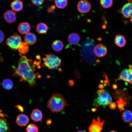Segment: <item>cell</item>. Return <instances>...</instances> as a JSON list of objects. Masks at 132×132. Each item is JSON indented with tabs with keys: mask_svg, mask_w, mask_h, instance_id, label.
<instances>
[{
	"mask_svg": "<svg viewBox=\"0 0 132 132\" xmlns=\"http://www.w3.org/2000/svg\"><path fill=\"white\" fill-rule=\"evenodd\" d=\"M17 67L14 69L13 75L20 78L21 81L24 80L28 82L30 86L36 84L37 75L34 73V68L31 59L25 55L20 54Z\"/></svg>",
	"mask_w": 132,
	"mask_h": 132,
	"instance_id": "cell-1",
	"label": "cell"
},
{
	"mask_svg": "<svg viewBox=\"0 0 132 132\" xmlns=\"http://www.w3.org/2000/svg\"><path fill=\"white\" fill-rule=\"evenodd\" d=\"M66 102L63 96L60 94H53L49 99L47 107L53 112H58L63 111L67 106Z\"/></svg>",
	"mask_w": 132,
	"mask_h": 132,
	"instance_id": "cell-2",
	"label": "cell"
},
{
	"mask_svg": "<svg viewBox=\"0 0 132 132\" xmlns=\"http://www.w3.org/2000/svg\"><path fill=\"white\" fill-rule=\"evenodd\" d=\"M43 59V65L50 69H57L61 65V59L58 56L51 54L46 55Z\"/></svg>",
	"mask_w": 132,
	"mask_h": 132,
	"instance_id": "cell-3",
	"label": "cell"
},
{
	"mask_svg": "<svg viewBox=\"0 0 132 132\" xmlns=\"http://www.w3.org/2000/svg\"><path fill=\"white\" fill-rule=\"evenodd\" d=\"M22 41L21 37L16 33H14L13 35L10 36L6 41V43L11 49L13 50L17 49Z\"/></svg>",
	"mask_w": 132,
	"mask_h": 132,
	"instance_id": "cell-4",
	"label": "cell"
},
{
	"mask_svg": "<svg viewBox=\"0 0 132 132\" xmlns=\"http://www.w3.org/2000/svg\"><path fill=\"white\" fill-rule=\"evenodd\" d=\"M105 121L101 122L99 116L97 117V120L93 119L89 126L88 130L89 132H101L103 129V126Z\"/></svg>",
	"mask_w": 132,
	"mask_h": 132,
	"instance_id": "cell-5",
	"label": "cell"
},
{
	"mask_svg": "<svg viewBox=\"0 0 132 132\" xmlns=\"http://www.w3.org/2000/svg\"><path fill=\"white\" fill-rule=\"evenodd\" d=\"M119 10L124 18L126 19L132 18V0H129Z\"/></svg>",
	"mask_w": 132,
	"mask_h": 132,
	"instance_id": "cell-6",
	"label": "cell"
},
{
	"mask_svg": "<svg viewBox=\"0 0 132 132\" xmlns=\"http://www.w3.org/2000/svg\"><path fill=\"white\" fill-rule=\"evenodd\" d=\"M91 8L90 3L88 0H81L78 3L77 8L80 13H86L89 12Z\"/></svg>",
	"mask_w": 132,
	"mask_h": 132,
	"instance_id": "cell-7",
	"label": "cell"
},
{
	"mask_svg": "<svg viewBox=\"0 0 132 132\" xmlns=\"http://www.w3.org/2000/svg\"><path fill=\"white\" fill-rule=\"evenodd\" d=\"M119 79L132 84V69L123 70L119 75Z\"/></svg>",
	"mask_w": 132,
	"mask_h": 132,
	"instance_id": "cell-8",
	"label": "cell"
},
{
	"mask_svg": "<svg viewBox=\"0 0 132 132\" xmlns=\"http://www.w3.org/2000/svg\"><path fill=\"white\" fill-rule=\"evenodd\" d=\"M94 52L97 57H101L106 55L107 49L106 47L103 44H99L96 45L94 47Z\"/></svg>",
	"mask_w": 132,
	"mask_h": 132,
	"instance_id": "cell-9",
	"label": "cell"
},
{
	"mask_svg": "<svg viewBox=\"0 0 132 132\" xmlns=\"http://www.w3.org/2000/svg\"><path fill=\"white\" fill-rule=\"evenodd\" d=\"M29 119L28 116L26 115L21 114L17 117L16 122L19 126L22 127L26 126L28 123Z\"/></svg>",
	"mask_w": 132,
	"mask_h": 132,
	"instance_id": "cell-10",
	"label": "cell"
},
{
	"mask_svg": "<svg viewBox=\"0 0 132 132\" xmlns=\"http://www.w3.org/2000/svg\"><path fill=\"white\" fill-rule=\"evenodd\" d=\"M43 117L42 111L39 109H35L33 110L30 114L31 120L35 122L41 121Z\"/></svg>",
	"mask_w": 132,
	"mask_h": 132,
	"instance_id": "cell-11",
	"label": "cell"
},
{
	"mask_svg": "<svg viewBox=\"0 0 132 132\" xmlns=\"http://www.w3.org/2000/svg\"><path fill=\"white\" fill-rule=\"evenodd\" d=\"M3 17L6 22L9 23L14 22L16 20V13L12 10H8L4 13Z\"/></svg>",
	"mask_w": 132,
	"mask_h": 132,
	"instance_id": "cell-12",
	"label": "cell"
},
{
	"mask_svg": "<svg viewBox=\"0 0 132 132\" xmlns=\"http://www.w3.org/2000/svg\"><path fill=\"white\" fill-rule=\"evenodd\" d=\"M31 27L29 24L26 22L20 23L18 27V32L22 34H26L29 33Z\"/></svg>",
	"mask_w": 132,
	"mask_h": 132,
	"instance_id": "cell-13",
	"label": "cell"
},
{
	"mask_svg": "<svg viewBox=\"0 0 132 132\" xmlns=\"http://www.w3.org/2000/svg\"><path fill=\"white\" fill-rule=\"evenodd\" d=\"M24 42L28 45H33L37 40L35 35L33 33L29 32L25 34L24 38Z\"/></svg>",
	"mask_w": 132,
	"mask_h": 132,
	"instance_id": "cell-14",
	"label": "cell"
},
{
	"mask_svg": "<svg viewBox=\"0 0 132 132\" xmlns=\"http://www.w3.org/2000/svg\"><path fill=\"white\" fill-rule=\"evenodd\" d=\"M80 37L79 35L75 33H70L68 36V41L71 44L75 45L79 42Z\"/></svg>",
	"mask_w": 132,
	"mask_h": 132,
	"instance_id": "cell-15",
	"label": "cell"
},
{
	"mask_svg": "<svg viewBox=\"0 0 132 132\" xmlns=\"http://www.w3.org/2000/svg\"><path fill=\"white\" fill-rule=\"evenodd\" d=\"M109 105L107 98H102L98 96L93 101V106L99 105L103 107L104 108Z\"/></svg>",
	"mask_w": 132,
	"mask_h": 132,
	"instance_id": "cell-16",
	"label": "cell"
},
{
	"mask_svg": "<svg viewBox=\"0 0 132 132\" xmlns=\"http://www.w3.org/2000/svg\"><path fill=\"white\" fill-rule=\"evenodd\" d=\"M115 44L120 47H124L126 44V40L125 37L122 35L118 34L116 35L114 38Z\"/></svg>",
	"mask_w": 132,
	"mask_h": 132,
	"instance_id": "cell-17",
	"label": "cell"
},
{
	"mask_svg": "<svg viewBox=\"0 0 132 132\" xmlns=\"http://www.w3.org/2000/svg\"><path fill=\"white\" fill-rule=\"evenodd\" d=\"M11 6L14 11H19L21 10L23 8L22 2L19 0H15L12 1L11 4Z\"/></svg>",
	"mask_w": 132,
	"mask_h": 132,
	"instance_id": "cell-18",
	"label": "cell"
},
{
	"mask_svg": "<svg viewBox=\"0 0 132 132\" xmlns=\"http://www.w3.org/2000/svg\"><path fill=\"white\" fill-rule=\"evenodd\" d=\"M121 117L124 122H130L132 121V112L129 110H125L122 113Z\"/></svg>",
	"mask_w": 132,
	"mask_h": 132,
	"instance_id": "cell-19",
	"label": "cell"
},
{
	"mask_svg": "<svg viewBox=\"0 0 132 132\" xmlns=\"http://www.w3.org/2000/svg\"><path fill=\"white\" fill-rule=\"evenodd\" d=\"M37 32L39 34L46 33L48 30L47 25L45 23L41 22L37 25L36 28Z\"/></svg>",
	"mask_w": 132,
	"mask_h": 132,
	"instance_id": "cell-20",
	"label": "cell"
},
{
	"mask_svg": "<svg viewBox=\"0 0 132 132\" xmlns=\"http://www.w3.org/2000/svg\"><path fill=\"white\" fill-rule=\"evenodd\" d=\"M9 125L5 119L0 118V132H8Z\"/></svg>",
	"mask_w": 132,
	"mask_h": 132,
	"instance_id": "cell-21",
	"label": "cell"
},
{
	"mask_svg": "<svg viewBox=\"0 0 132 132\" xmlns=\"http://www.w3.org/2000/svg\"><path fill=\"white\" fill-rule=\"evenodd\" d=\"M52 46L53 49L56 52L61 50L64 47V44L60 40H57L54 41L52 44Z\"/></svg>",
	"mask_w": 132,
	"mask_h": 132,
	"instance_id": "cell-22",
	"label": "cell"
},
{
	"mask_svg": "<svg viewBox=\"0 0 132 132\" xmlns=\"http://www.w3.org/2000/svg\"><path fill=\"white\" fill-rule=\"evenodd\" d=\"M17 50L21 54H24L27 53L29 50V47L27 44L21 41L18 47Z\"/></svg>",
	"mask_w": 132,
	"mask_h": 132,
	"instance_id": "cell-23",
	"label": "cell"
},
{
	"mask_svg": "<svg viewBox=\"0 0 132 132\" xmlns=\"http://www.w3.org/2000/svg\"><path fill=\"white\" fill-rule=\"evenodd\" d=\"M2 84L3 88L7 90L11 89L13 86L12 82L9 79L4 80L2 82Z\"/></svg>",
	"mask_w": 132,
	"mask_h": 132,
	"instance_id": "cell-24",
	"label": "cell"
},
{
	"mask_svg": "<svg viewBox=\"0 0 132 132\" xmlns=\"http://www.w3.org/2000/svg\"><path fill=\"white\" fill-rule=\"evenodd\" d=\"M55 3L57 8L63 9L66 7L68 1L66 0H56L55 1Z\"/></svg>",
	"mask_w": 132,
	"mask_h": 132,
	"instance_id": "cell-25",
	"label": "cell"
},
{
	"mask_svg": "<svg viewBox=\"0 0 132 132\" xmlns=\"http://www.w3.org/2000/svg\"><path fill=\"white\" fill-rule=\"evenodd\" d=\"M26 132H38V127L34 124L31 123L29 124L26 129Z\"/></svg>",
	"mask_w": 132,
	"mask_h": 132,
	"instance_id": "cell-26",
	"label": "cell"
},
{
	"mask_svg": "<svg viewBox=\"0 0 132 132\" xmlns=\"http://www.w3.org/2000/svg\"><path fill=\"white\" fill-rule=\"evenodd\" d=\"M116 102L117 104L118 107L120 111L125 110L124 107L127 104L126 102L121 98H119Z\"/></svg>",
	"mask_w": 132,
	"mask_h": 132,
	"instance_id": "cell-27",
	"label": "cell"
},
{
	"mask_svg": "<svg viewBox=\"0 0 132 132\" xmlns=\"http://www.w3.org/2000/svg\"><path fill=\"white\" fill-rule=\"evenodd\" d=\"M112 0H101L100 3L101 6L104 8H108L110 7L113 4Z\"/></svg>",
	"mask_w": 132,
	"mask_h": 132,
	"instance_id": "cell-28",
	"label": "cell"
},
{
	"mask_svg": "<svg viewBox=\"0 0 132 132\" xmlns=\"http://www.w3.org/2000/svg\"><path fill=\"white\" fill-rule=\"evenodd\" d=\"M32 3L34 5L38 6L43 4L44 2L43 0H32L31 1Z\"/></svg>",
	"mask_w": 132,
	"mask_h": 132,
	"instance_id": "cell-29",
	"label": "cell"
},
{
	"mask_svg": "<svg viewBox=\"0 0 132 132\" xmlns=\"http://www.w3.org/2000/svg\"><path fill=\"white\" fill-rule=\"evenodd\" d=\"M117 104L114 102H112L110 104V108L111 110H115Z\"/></svg>",
	"mask_w": 132,
	"mask_h": 132,
	"instance_id": "cell-30",
	"label": "cell"
},
{
	"mask_svg": "<svg viewBox=\"0 0 132 132\" xmlns=\"http://www.w3.org/2000/svg\"><path fill=\"white\" fill-rule=\"evenodd\" d=\"M74 80V79H70L67 82L68 85L69 87H72L75 84Z\"/></svg>",
	"mask_w": 132,
	"mask_h": 132,
	"instance_id": "cell-31",
	"label": "cell"
},
{
	"mask_svg": "<svg viewBox=\"0 0 132 132\" xmlns=\"http://www.w3.org/2000/svg\"><path fill=\"white\" fill-rule=\"evenodd\" d=\"M4 37V35L3 33L0 30V43L3 41Z\"/></svg>",
	"mask_w": 132,
	"mask_h": 132,
	"instance_id": "cell-32",
	"label": "cell"
},
{
	"mask_svg": "<svg viewBox=\"0 0 132 132\" xmlns=\"http://www.w3.org/2000/svg\"><path fill=\"white\" fill-rule=\"evenodd\" d=\"M74 74L76 78L78 79L80 78V74L77 69H75L74 71Z\"/></svg>",
	"mask_w": 132,
	"mask_h": 132,
	"instance_id": "cell-33",
	"label": "cell"
},
{
	"mask_svg": "<svg viewBox=\"0 0 132 132\" xmlns=\"http://www.w3.org/2000/svg\"><path fill=\"white\" fill-rule=\"evenodd\" d=\"M15 107H16L19 110V111L22 112L24 111V109L23 107L19 105H17L15 106Z\"/></svg>",
	"mask_w": 132,
	"mask_h": 132,
	"instance_id": "cell-34",
	"label": "cell"
},
{
	"mask_svg": "<svg viewBox=\"0 0 132 132\" xmlns=\"http://www.w3.org/2000/svg\"><path fill=\"white\" fill-rule=\"evenodd\" d=\"M52 122V121L50 119L47 120L46 121V124L48 125H51Z\"/></svg>",
	"mask_w": 132,
	"mask_h": 132,
	"instance_id": "cell-35",
	"label": "cell"
},
{
	"mask_svg": "<svg viewBox=\"0 0 132 132\" xmlns=\"http://www.w3.org/2000/svg\"><path fill=\"white\" fill-rule=\"evenodd\" d=\"M105 91L104 89H100L98 90L97 91V93L101 94L104 92Z\"/></svg>",
	"mask_w": 132,
	"mask_h": 132,
	"instance_id": "cell-36",
	"label": "cell"
},
{
	"mask_svg": "<svg viewBox=\"0 0 132 132\" xmlns=\"http://www.w3.org/2000/svg\"><path fill=\"white\" fill-rule=\"evenodd\" d=\"M104 86L102 84H99V85L98 88L100 89H102L104 88Z\"/></svg>",
	"mask_w": 132,
	"mask_h": 132,
	"instance_id": "cell-37",
	"label": "cell"
},
{
	"mask_svg": "<svg viewBox=\"0 0 132 132\" xmlns=\"http://www.w3.org/2000/svg\"><path fill=\"white\" fill-rule=\"evenodd\" d=\"M117 86L116 84H114L113 86V88L114 89H116L117 88Z\"/></svg>",
	"mask_w": 132,
	"mask_h": 132,
	"instance_id": "cell-38",
	"label": "cell"
},
{
	"mask_svg": "<svg viewBox=\"0 0 132 132\" xmlns=\"http://www.w3.org/2000/svg\"><path fill=\"white\" fill-rule=\"evenodd\" d=\"M51 8L52 10H54L55 9V6L54 5H52L51 7Z\"/></svg>",
	"mask_w": 132,
	"mask_h": 132,
	"instance_id": "cell-39",
	"label": "cell"
},
{
	"mask_svg": "<svg viewBox=\"0 0 132 132\" xmlns=\"http://www.w3.org/2000/svg\"><path fill=\"white\" fill-rule=\"evenodd\" d=\"M52 10L51 8H49L47 10V11L49 12H51L52 11Z\"/></svg>",
	"mask_w": 132,
	"mask_h": 132,
	"instance_id": "cell-40",
	"label": "cell"
},
{
	"mask_svg": "<svg viewBox=\"0 0 132 132\" xmlns=\"http://www.w3.org/2000/svg\"><path fill=\"white\" fill-rule=\"evenodd\" d=\"M91 110L92 111L94 112L97 110V109L96 108H93L91 109Z\"/></svg>",
	"mask_w": 132,
	"mask_h": 132,
	"instance_id": "cell-41",
	"label": "cell"
},
{
	"mask_svg": "<svg viewBox=\"0 0 132 132\" xmlns=\"http://www.w3.org/2000/svg\"><path fill=\"white\" fill-rule=\"evenodd\" d=\"M129 67L130 68L132 69V65H130L129 66Z\"/></svg>",
	"mask_w": 132,
	"mask_h": 132,
	"instance_id": "cell-42",
	"label": "cell"
},
{
	"mask_svg": "<svg viewBox=\"0 0 132 132\" xmlns=\"http://www.w3.org/2000/svg\"><path fill=\"white\" fill-rule=\"evenodd\" d=\"M129 125L130 126L132 127V123H130Z\"/></svg>",
	"mask_w": 132,
	"mask_h": 132,
	"instance_id": "cell-43",
	"label": "cell"
},
{
	"mask_svg": "<svg viewBox=\"0 0 132 132\" xmlns=\"http://www.w3.org/2000/svg\"><path fill=\"white\" fill-rule=\"evenodd\" d=\"M77 132H85V131H78Z\"/></svg>",
	"mask_w": 132,
	"mask_h": 132,
	"instance_id": "cell-44",
	"label": "cell"
},
{
	"mask_svg": "<svg viewBox=\"0 0 132 132\" xmlns=\"http://www.w3.org/2000/svg\"><path fill=\"white\" fill-rule=\"evenodd\" d=\"M110 132H117V131H116L114 130H112L110 131Z\"/></svg>",
	"mask_w": 132,
	"mask_h": 132,
	"instance_id": "cell-45",
	"label": "cell"
}]
</instances>
